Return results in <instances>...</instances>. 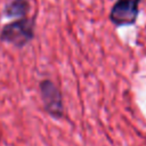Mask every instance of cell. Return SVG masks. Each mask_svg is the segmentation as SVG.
I'll list each match as a JSON object with an SVG mask.
<instances>
[{
  "mask_svg": "<svg viewBox=\"0 0 146 146\" xmlns=\"http://www.w3.org/2000/svg\"><path fill=\"white\" fill-rule=\"evenodd\" d=\"M39 90L41 95L43 110L54 119H62L64 116V100L59 87L50 79H43L39 82Z\"/></svg>",
  "mask_w": 146,
  "mask_h": 146,
  "instance_id": "obj_2",
  "label": "cell"
},
{
  "mask_svg": "<svg viewBox=\"0 0 146 146\" xmlns=\"http://www.w3.org/2000/svg\"><path fill=\"white\" fill-rule=\"evenodd\" d=\"M140 0H116L112 6L108 18L116 26H130L137 22L139 16Z\"/></svg>",
  "mask_w": 146,
  "mask_h": 146,
  "instance_id": "obj_3",
  "label": "cell"
},
{
  "mask_svg": "<svg viewBox=\"0 0 146 146\" xmlns=\"http://www.w3.org/2000/svg\"><path fill=\"white\" fill-rule=\"evenodd\" d=\"M30 0H9L5 5L3 13L7 17H26L30 11Z\"/></svg>",
  "mask_w": 146,
  "mask_h": 146,
  "instance_id": "obj_4",
  "label": "cell"
},
{
  "mask_svg": "<svg viewBox=\"0 0 146 146\" xmlns=\"http://www.w3.org/2000/svg\"><path fill=\"white\" fill-rule=\"evenodd\" d=\"M35 18L22 17L2 26L0 31V40L16 48H23L34 38Z\"/></svg>",
  "mask_w": 146,
  "mask_h": 146,
  "instance_id": "obj_1",
  "label": "cell"
}]
</instances>
